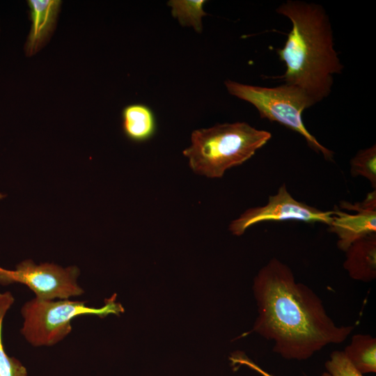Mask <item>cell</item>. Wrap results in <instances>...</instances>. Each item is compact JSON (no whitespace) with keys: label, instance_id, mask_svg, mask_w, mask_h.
Wrapping results in <instances>:
<instances>
[{"label":"cell","instance_id":"obj_1","mask_svg":"<svg viewBox=\"0 0 376 376\" xmlns=\"http://www.w3.org/2000/svg\"><path fill=\"white\" fill-rule=\"evenodd\" d=\"M253 290L258 315L250 332L272 341L273 352L283 359H308L328 345L343 343L354 330L336 325L317 294L277 258L259 270Z\"/></svg>","mask_w":376,"mask_h":376},{"label":"cell","instance_id":"obj_2","mask_svg":"<svg viewBox=\"0 0 376 376\" xmlns=\"http://www.w3.org/2000/svg\"><path fill=\"white\" fill-rule=\"evenodd\" d=\"M276 10L292 22L285 45L276 50L286 66L277 78L301 90L315 104L330 94L334 75L343 69L329 16L321 5L298 0H288Z\"/></svg>","mask_w":376,"mask_h":376},{"label":"cell","instance_id":"obj_3","mask_svg":"<svg viewBox=\"0 0 376 376\" xmlns=\"http://www.w3.org/2000/svg\"><path fill=\"white\" fill-rule=\"evenodd\" d=\"M272 138V134L245 122L217 124L192 132L191 145L182 152L196 174L210 178L242 164Z\"/></svg>","mask_w":376,"mask_h":376},{"label":"cell","instance_id":"obj_4","mask_svg":"<svg viewBox=\"0 0 376 376\" xmlns=\"http://www.w3.org/2000/svg\"><path fill=\"white\" fill-rule=\"evenodd\" d=\"M116 295L104 300L101 308L89 307L86 301L67 299L45 300L33 298L21 308L23 325L21 333L33 346H52L64 339L72 331V320L82 315H95L101 318L109 314L124 312Z\"/></svg>","mask_w":376,"mask_h":376},{"label":"cell","instance_id":"obj_5","mask_svg":"<svg viewBox=\"0 0 376 376\" xmlns=\"http://www.w3.org/2000/svg\"><path fill=\"white\" fill-rule=\"evenodd\" d=\"M224 84L230 94L253 105L261 118L279 123L299 134L311 149L322 155L326 160H333L334 152L322 146L303 123V111L314 104L301 90L286 84L263 87L230 79Z\"/></svg>","mask_w":376,"mask_h":376},{"label":"cell","instance_id":"obj_6","mask_svg":"<svg viewBox=\"0 0 376 376\" xmlns=\"http://www.w3.org/2000/svg\"><path fill=\"white\" fill-rule=\"evenodd\" d=\"M79 274L76 266L64 268L52 263L36 265L31 260H26L14 270L0 267V284L26 285L40 299H67L84 292L77 283Z\"/></svg>","mask_w":376,"mask_h":376},{"label":"cell","instance_id":"obj_7","mask_svg":"<svg viewBox=\"0 0 376 376\" xmlns=\"http://www.w3.org/2000/svg\"><path fill=\"white\" fill-rule=\"evenodd\" d=\"M334 210L323 211L298 201L289 193L283 183L277 193L269 196L266 205L252 207L230 222L228 229L240 236L251 226L265 221H298L331 224Z\"/></svg>","mask_w":376,"mask_h":376},{"label":"cell","instance_id":"obj_8","mask_svg":"<svg viewBox=\"0 0 376 376\" xmlns=\"http://www.w3.org/2000/svg\"><path fill=\"white\" fill-rule=\"evenodd\" d=\"M340 205L357 212L351 214L335 207L329 226V231L338 237V249L345 251L354 242L376 234V191L368 193L361 203L351 204L343 201Z\"/></svg>","mask_w":376,"mask_h":376},{"label":"cell","instance_id":"obj_9","mask_svg":"<svg viewBox=\"0 0 376 376\" xmlns=\"http://www.w3.org/2000/svg\"><path fill=\"white\" fill-rule=\"evenodd\" d=\"M27 3L31 26L25 45V51L26 55L31 56L42 47L53 31L61 1L29 0Z\"/></svg>","mask_w":376,"mask_h":376},{"label":"cell","instance_id":"obj_10","mask_svg":"<svg viewBox=\"0 0 376 376\" xmlns=\"http://www.w3.org/2000/svg\"><path fill=\"white\" fill-rule=\"evenodd\" d=\"M343 267L354 280L370 282L376 278V234L363 237L345 251Z\"/></svg>","mask_w":376,"mask_h":376},{"label":"cell","instance_id":"obj_11","mask_svg":"<svg viewBox=\"0 0 376 376\" xmlns=\"http://www.w3.org/2000/svg\"><path fill=\"white\" fill-rule=\"evenodd\" d=\"M122 127L125 135L130 141L137 143L146 141L156 132L155 114L146 104H129L122 111Z\"/></svg>","mask_w":376,"mask_h":376},{"label":"cell","instance_id":"obj_12","mask_svg":"<svg viewBox=\"0 0 376 376\" xmlns=\"http://www.w3.org/2000/svg\"><path fill=\"white\" fill-rule=\"evenodd\" d=\"M354 367L361 374L376 373V339L369 334L353 335L343 350Z\"/></svg>","mask_w":376,"mask_h":376},{"label":"cell","instance_id":"obj_13","mask_svg":"<svg viewBox=\"0 0 376 376\" xmlns=\"http://www.w3.org/2000/svg\"><path fill=\"white\" fill-rule=\"evenodd\" d=\"M14 301L10 292L0 293V376H27L26 368L18 359L6 354L3 343V319Z\"/></svg>","mask_w":376,"mask_h":376},{"label":"cell","instance_id":"obj_14","mask_svg":"<svg viewBox=\"0 0 376 376\" xmlns=\"http://www.w3.org/2000/svg\"><path fill=\"white\" fill-rule=\"evenodd\" d=\"M204 0H171L167 4L171 8V14L180 24L191 26L198 33L202 31V17L207 15L203 7Z\"/></svg>","mask_w":376,"mask_h":376},{"label":"cell","instance_id":"obj_15","mask_svg":"<svg viewBox=\"0 0 376 376\" xmlns=\"http://www.w3.org/2000/svg\"><path fill=\"white\" fill-rule=\"evenodd\" d=\"M350 173L353 177L362 176L376 189V146L361 149L350 159Z\"/></svg>","mask_w":376,"mask_h":376},{"label":"cell","instance_id":"obj_16","mask_svg":"<svg viewBox=\"0 0 376 376\" xmlns=\"http://www.w3.org/2000/svg\"><path fill=\"white\" fill-rule=\"evenodd\" d=\"M322 376H363L349 361L343 351H334L324 363Z\"/></svg>","mask_w":376,"mask_h":376},{"label":"cell","instance_id":"obj_17","mask_svg":"<svg viewBox=\"0 0 376 376\" xmlns=\"http://www.w3.org/2000/svg\"><path fill=\"white\" fill-rule=\"evenodd\" d=\"M230 359L233 364L246 366L248 368L255 370L262 376H275L274 375L269 373L258 366L242 352L237 351L233 353L230 357Z\"/></svg>","mask_w":376,"mask_h":376},{"label":"cell","instance_id":"obj_18","mask_svg":"<svg viewBox=\"0 0 376 376\" xmlns=\"http://www.w3.org/2000/svg\"><path fill=\"white\" fill-rule=\"evenodd\" d=\"M4 196L0 194V199L2 198Z\"/></svg>","mask_w":376,"mask_h":376}]
</instances>
